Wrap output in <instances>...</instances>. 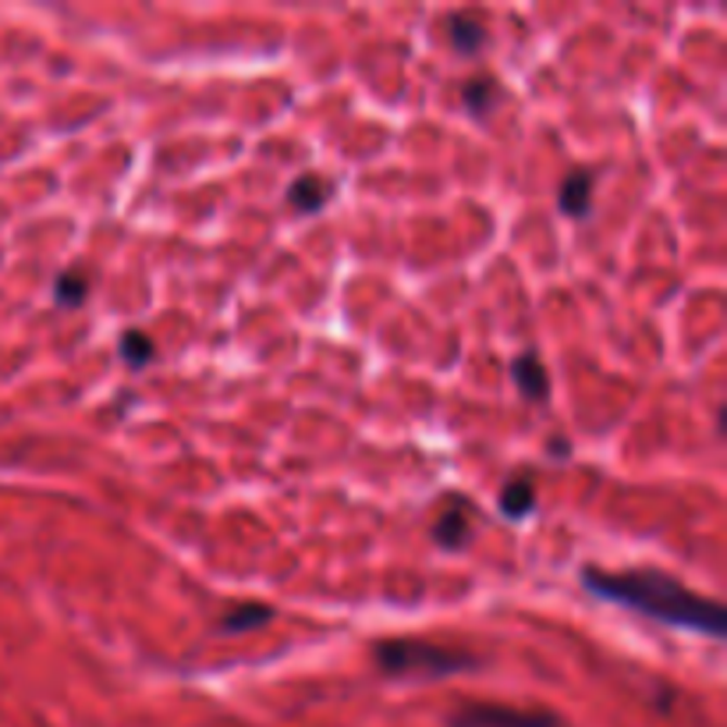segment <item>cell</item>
<instances>
[{"label": "cell", "instance_id": "obj_1", "mask_svg": "<svg viewBox=\"0 0 727 727\" xmlns=\"http://www.w3.org/2000/svg\"><path fill=\"white\" fill-rule=\"evenodd\" d=\"M582 586H586L592 597L611 600L617 607H628V611L646 614L653 621H664V625L703 632L710 639L724 636L720 603L699 597V592L681 586V582L671 578L667 572H656V567H632V572L586 567Z\"/></svg>", "mask_w": 727, "mask_h": 727}, {"label": "cell", "instance_id": "obj_2", "mask_svg": "<svg viewBox=\"0 0 727 727\" xmlns=\"http://www.w3.org/2000/svg\"><path fill=\"white\" fill-rule=\"evenodd\" d=\"M377 664L383 674L391 678H447V674H461V671H475L480 660L465 650H451V646H436L426 639H387L377 642Z\"/></svg>", "mask_w": 727, "mask_h": 727}, {"label": "cell", "instance_id": "obj_3", "mask_svg": "<svg viewBox=\"0 0 727 727\" xmlns=\"http://www.w3.org/2000/svg\"><path fill=\"white\" fill-rule=\"evenodd\" d=\"M451 727H564V720L550 710H514L497 703H472L461 706Z\"/></svg>", "mask_w": 727, "mask_h": 727}, {"label": "cell", "instance_id": "obj_4", "mask_svg": "<svg viewBox=\"0 0 727 727\" xmlns=\"http://www.w3.org/2000/svg\"><path fill=\"white\" fill-rule=\"evenodd\" d=\"M511 377L519 383V391L533 401H547L550 398V377L544 362L536 359V352H525L511 362Z\"/></svg>", "mask_w": 727, "mask_h": 727}, {"label": "cell", "instance_id": "obj_5", "mask_svg": "<svg viewBox=\"0 0 727 727\" xmlns=\"http://www.w3.org/2000/svg\"><path fill=\"white\" fill-rule=\"evenodd\" d=\"M558 206L567 217H586L592 209V170H572L561 181L558 192Z\"/></svg>", "mask_w": 727, "mask_h": 727}, {"label": "cell", "instance_id": "obj_6", "mask_svg": "<svg viewBox=\"0 0 727 727\" xmlns=\"http://www.w3.org/2000/svg\"><path fill=\"white\" fill-rule=\"evenodd\" d=\"M447 29V39H451V47L458 50V54H480V47L486 43V29L483 22L469 15V11H458V15H451L444 22Z\"/></svg>", "mask_w": 727, "mask_h": 727}, {"label": "cell", "instance_id": "obj_7", "mask_svg": "<svg viewBox=\"0 0 727 727\" xmlns=\"http://www.w3.org/2000/svg\"><path fill=\"white\" fill-rule=\"evenodd\" d=\"M536 508V483L533 475H514V480L500 490V514L511 522H522L528 511Z\"/></svg>", "mask_w": 727, "mask_h": 727}, {"label": "cell", "instance_id": "obj_8", "mask_svg": "<svg viewBox=\"0 0 727 727\" xmlns=\"http://www.w3.org/2000/svg\"><path fill=\"white\" fill-rule=\"evenodd\" d=\"M288 200L295 209H302V214H320V209L327 206V200H330V184L320 175H302V178L291 181Z\"/></svg>", "mask_w": 727, "mask_h": 727}, {"label": "cell", "instance_id": "obj_9", "mask_svg": "<svg viewBox=\"0 0 727 727\" xmlns=\"http://www.w3.org/2000/svg\"><path fill=\"white\" fill-rule=\"evenodd\" d=\"M461 103H465V111L475 114V117H486L497 103H500V86L497 78L490 75H472L465 86H461Z\"/></svg>", "mask_w": 727, "mask_h": 727}, {"label": "cell", "instance_id": "obj_10", "mask_svg": "<svg viewBox=\"0 0 727 727\" xmlns=\"http://www.w3.org/2000/svg\"><path fill=\"white\" fill-rule=\"evenodd\" d=\"M270 617H273L270 607H263V603H242V607H234V611H228V614L220 617V632H224V636H238V632L263 628Z\"/></svg>", "mask_w": 727, "mask_h": 727}, {"label": "cell", "instance_id": "obj_11", "mask_svg": "<svg viewBox=\"0 0 727 727\" xmlns=\"http://www.w3.org/2000/svg\"><path fill=\"white\" fill-rule=\"evenodd\" d=\"M433 539L444 550H461L469 539V514L465 511H444L441 519L433 522Z\"/></svg>", "mask_w": 727, "mask_h": 727}, {"label": "cell", "instance_id": "obj_12", "mask_svg": "<svg viewBox=\"0 0 727 727\" xmlns=\"http://www.w3.org/2000/svg\"><path fill=\"white\" fill-rule=\"evenodd\" d=\"M117 352H122L125 366H131V369H145V366L156 359V345L142 334V330H125Z\"/></svg>", "mask_w": 727, "mask_h": 727}, {"label": "cell", "instance_id": "obj_13", "mask_svg": "<svg viewBox=\"0 0 727 727\" xmlns=\"http://www.w3.org/2000/svg\"><path fill=\"white\" fill-rule=\"evenodd\" d=\"M86 295H89V277H86L82 270H64V273L58 277V284H54L58 306L75 309V306H82Z\"/></svg>", "mask_w": 727, "mask_h": 727}]
</instances>
